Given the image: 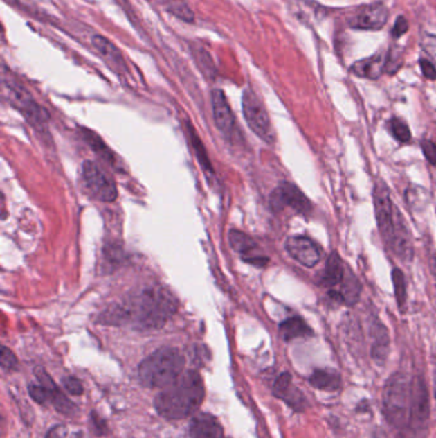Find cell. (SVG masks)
Masks as SVG:
<instances>
[{"label": "cell", "mask_w": 436, "mask_h": 438, "mask_svg": "<svg viewBox=\"0 0 436 438\" xmlns=\"http://www.w3.org/2000/svg\"><path fill=\"white\" fill-rule=\"evenodd\" d=\"M63 386L66 387L69 394H72L73 396H80L82 395L84 392V387H82V383L75 378V377H67V378L63 379Z\"/></svg>", "instance_id": "4dcf8cb0"}, {"label": "cell", "mask_w": 436, "mask_h": 438, "mask_svg": "<svg viewBox=\"0 0 436 438\" xmlns=\"http://www.w3.org/2000/svg\"><path fill=\"white\" fill-rule=\"evenodd\" d=\"M389 128L392 135L394 136L399 143H408L411 140V131L401 119H392L389 123Z\"/></svg>", "instance_id": "83f0119b"}, {"label": "cell", "mask_w": 436, "mask_h": 438, "mask_svg": "<svg viewBox=\"0 0 436 438\" xmlns=\"http://www.w3.org/2000/svg\"><path fill=\"white\" fill-rule=\"evenodd\" d=\"M17 358L13 354L8 347L1 349V368L4 371H13L17 367Z\"/></svg>", "instance_id": "f546056e"}, {"label": "cell", "mask_w": 436, "mask_h": 438, "mask_svg": "<svg viewBox=\"0 0 436 438\" xmlns=\"http://www.w3.org/2000/svg\"><path fill=\"white\" fill-rule=\"evenodd\" d=\"M388 17L389 12L384 4L372 3L357 9L352 17L348 19V25L354 30L379 31L386 25Z\"/></svg>", "instance_id": "7c38bea8"}, {"label": "cell", "mask_w": 436, "mask_h": 438, "mask_svg": "<svg viewBox=\"0 0 436 438\" xmlns=\"http://www.w3.org/2000/svg\"><path fill=\"white\" fill-rule=\"evenodd\" d=\"M422 48L428 55L435 60L436 63V36L435 35H425L422 39Z\"/></svg>", "instance_id": "d6a6232c"}, {"label": "cell", "mask_w": 436, "mask_h": 438, "mask_svg": "<svg viewBox=\"0 0 436 438\" xmlns=\"http://www.w3.org/2000/svg\"><path fill=\"white\" fill-rule=\"evenodd\" d=\"M82 182L89 195L102 202H113L118 196L117 185L93 161L86 160L82 164Z\"/></svg>", "instance_id": "52a82bcc"}, {"label": "cell", "mask_w": 436, "mask_h": 438, "mask_svg": "<svg viewBox=\"0 0 436 438\" xmlns=\"http://www.w3.org/2000/svg\"><path fill=\"white\" fill-rule=\"evenodd\" d=\"M421 148H422V152L424 155L426 157L428 163L431 166H436V145L433 143L431 140H422L421 141Z\"/></svg>", "instance_id": "1f68e13d"}, {"label": "cell", "mask_w": 436, "mask_h": 438, "mask_svg": "<svg viewBox=\"0 0 436 438\" xmlns=\"http://www.w3.org/2000/svg\"><path fill=\"white\" fill-rule=\"evenodd\" d=\"M193 57L197 60V64L201 69L202 72L210 77V78H214L215 75V67H214V63L212 60L209 55L208 51H203V49H193Z\"/></svg>", "instance_id": "4316f807"}, {"label": "cell", "mask_w": 436, "mask_h": 438, "mask_svg": "<svg viewBox=\"0 0 436 438\" xmlns=\"http://www.w3.org/2000/svg\"><path fill=\"white\" fill-rule=\"evenodd\" d=\"M412 379L404 373H395L388 379L383 394L384 413L397 428L408 427L411 409Z\"/></svg>", "instance_id": "277c9868"}, {"label": "cell", "mask_w": 436, "mask_h": 438, "mask_svg": "<svg viewBox=\"0 0 436 438\" xmlns=\"http://www.w3.org/2000/svg\"><path fill=\"white\" fill-rule=\"evenodd\" d=\"M91 421L93 423V430H96L98 435H104L107 432V427H105V423L102 421V419L98 418L96 414H91Z\"/></svg>", "instance_id": "8d00e7d4"}, {"label": "cell", "mask_w": 436, "mask_h": 438, "mask_svg": "<svg viewBox=\"0 0 436 438\" xmlns=\"http://www.w3.org/2000/svg\"><path fill=\"white\" fill-rule=\"evenodd\" d=\"M229 244L233 247L235 252L244 256V259H247L250 254L257 247V245L253 241L252 237L237 229H232L229 232Z\"/></svg>", "instance_id": "cb8c5ba5"}, {"label": "cell", "mask_w": 436, "mask_h": 438, "mask_svg": "<svg viewBox=\"0 0 436 438\" xmlns=\"http://www.w3.org/2000/svg\"><path fill=\"white\" fill-rule=\"evenodd\" d=\"M419 67H421V71H422V75L426 77L428 80H436V68L430 60L421 58L419 60Z\"/></svg>", "instance_id": "e575fe53"}, {"label": "cell", "mask_w": 436, "mask_h": 438, "mask_svg": "<svg viewBox=\"0 0 436 438\" xmlns=\"http://www.w3.org/2000/svg\"><path fill=\"white\" fill-rule=\"evenodd\" d=\"M386 57L376 54L369 58L358 60L351 67V72L356 76L369 80H376L385 72Z\"/></svg>", "instance_id": "ac0fdd59"}, {"label": "cell", "mask_w": 436, "mask_h": 438, "mask_svg": "<svg viewBox=\"0 0 436 438\" xmlns=\"http://www.w3.org/2000/svg\"><path fill=\"white\" fill-rule=\"evenodd\" d=\"M35 376L39 380V383L49 388L51 394V405L58 410L59 413L66 414V415H75L77 413V406L71 403L64 394H62L54 383V380L51 378V376L45 371L44 368L39 367L35 369Z\"/></svg>", "instance_id": "e0dca14e"}, {"label": "cell", "mask_w": 436, "mask_h": 438, "mask_svg": "<svg viewBox=\"0 0 436 438\" xmlns=\"http://www.w3.org/2000/svg\"><path fill=\"white\" fill-rule=\"evenodd\" d=\"M430 417L428 386L421 377L412 379L411 409L408 427L419 433L426 430Z\"/></svg>", "instance_id": "30bf717a"}, {"label": "cell", "mask_w": 436, "mask_h": 438, "mask_svg": "<svg viewBox=\"0 0 436 438\" xmlns=\"http://www.w3.org/2000/svg\"><path fill=\"white\" fill-rule=\"evenodd\" d=\"M4 86L8 90L9 100L17 107L19 112L25 116V119L36 130L44 131L46 128V114L25 87L10 78L9 80L4 78Z\"/></svg>", "instance_id": "ba28073f"}, {"label": "cell", "mask_w": 436, "mask_h": 438, "mask_svg": "<svg viewBox=\"0 0 436 438\" xmlns=\"http://www.w3.org/2000/svg\"><path fill=\"white\" fill-rule=\"evenodd\" d=\"M434 395H435L436 398V377L435 379H434Z\"/></svg>", "instance_id": "74e56055"}, {"label": "cell", "mask_w": 436, "mask_h": 438, "mask_svg": "<svg viewBox=\"0 0 436 438\" xmlns=\"http://www.w3.org/2000/svg\"><path fill=\"white\" fill-rule=\"evenodd\" d=\"M190 135H191V140H192L193 148H194V152H196V155H197V159L201 163L202 168H203L205 172L212 173V168H211V164H210L208 152L205 150L201 140L199 139V136L193 131V128L191 126H190Z\"/></svg>", "instance_id": "484cf974"}, {"label": "cell", "mask_w": 436, "mask_h": 438, "mask_svg": "<svg viewBox=\"0 0 436 438\" xmlns=\"http://www.w3.org/2000/svg\"><path fill=\"white\" fill-rule=\"evenodd\" d=\"M67 437V428L64 426H55L51 428L45 438H66Z\"/></svg>", "instance_id": "d590c367"}, {"label": "cell", "mask_w": 436, "mask_h": 438, "mask_svg": "<svg viewBox=\"0 0 436 438\" xmlns=\"http://www.w3.org/2000/svg\"><path fill=\"white\" fill-rule=\"evenodd\" d=\"M280 336L284 341H292L296 338H310L314 335V331L310 326L300 317H292L285 319L279 326Z\"/></svg>", "instance_id": "7402d4cb"}, {"label": "cell", "mask_w": 436, "mask_h": 438, "mask_svg": "<svg viewBox=\"0 0 436 438\" xmlns=\"http://www.w3.org/2000/svg\"><path fill=\"white\" fill-rule=\"evenodd\" d=\"M176 312L174 296L164 287H146L122 303L110 305L100 317V323L122 326L132 324L140 331L159 329Z\"/></svg>", "instance_id": "6da1fadb"}, {"label": "cell", "mask_w": 436, "mask_h": 438, "mask_svg": "<svg viewBox=\"0 0 436 438\" xmlns=\"http://www.w3.org/2000/svg\"><path fill=\"white\" fill-rule=\"evenodd\" d=\"M371 333L374 338V344H372V359L378 364L385 362L388 354H389V333L385 326L383 323H380L379 320H375L371 324Z\"/></svg>", "instance_id": "ffe728a7"}, {"label": "cell", "mask_w": 436, "mask_h": 438, "mask_svg": "<svg viewBox=\"0 0 436 438\" xmlns=\"http://www.w3.org/2000/svg\"><path fill=\"white\" fill-rule=\"evenodd\" d=\"M190 438H226L221 424L211 414L201 413L191 421Z\"/></svg>", "instance_id": "2e32d148"}, {"label": "cell", "mask_w": 436, "mask_h": 438, "mask_svg": "<svg viewBox=\"0 0 436 438\" xmlns=\"http://www.w3.org/2000/svg\"><path fill=\"white\" fill-rule=\"evenodd\" d=\"M176 1H178V0H176ZM176 1H174V6L168 7L169 12H170L172 15H174L176 17L179 18V19H182V21H185V22L192 24L193 21H194V13H193L192 10L190 9V7H188L187 4H183V3L176 4Z\"/></svg>", "instance_id": "f1b7e54d"}, {"label": "cell", "mask_w": 436, "mask_h": 438, "mask_svg": "<svg viewBox=\"0 0 436 438\" xmlns=\"http://www.w3.org/2000/svg\"><path fill=\"white\" fill-rule=\"evenodd\" d=\"M311 386L323 391H338L342 387L340 374L334 369H316L309 378Z\"/></svg>", "instance_id": "603a6c76"}, {"label": "cell", "mask_w": 436, "mask_h": 438, "mask_svg": "<svg viewBox=\"0 0 436 438\" xmlns=\"http://www.w3.org/2000/svg\"><path fill=\"white\" fill-rule=\"evenodd\" d=\"M392 279H393V286H394V295L397 299V304L399 309L403 310L407 303V286H406V279L402 270L399 268H394L392 272Z\"/></svg>", "instance_id": "d4e9b609"}, {"label": "cell", "mask_w": 436, "mask_h": 438, "mask_svg": "<svg viewBox=\"0 0 436 438\" xmlns=\"http://www.w3.org/2000/svg\"><path fill=\"white\" fill-rule=\"evenodd\" d=\"M374 207L378 222L379 232L383 238V243L388 249H392L395 232V216L398 208L395 207L390 193L384 181L378 179L374 186Z\"/></svg>", "instance_id": "5b68a950"}, {"label": "cell", "mask_w": 436, "mask_h": 438, "mask_svg": "<svg viewBox=\"0 0 436 438\" xmlns=\"http://www.w3.org/2000/svg\"><path fill=\"white\" fill-rule=\"evenodd\" d=\"M344 276H345V270H344L343 261L339 256V254L333 252L327 258L325 270L321 279V285L329 288L338 286L343 281Z\"/></svg>", "instance_id": "44dd1931"}, {"label": "cell", "mask_w": 436, "mask_h": 438, "mask_svg": "<svg viewBox=\"0 0 436 438\" xmlns=\"http://www.w3.org/2000/svg\"><path fill=\"white\" fill-rule=\"evenodd\" d=\"M408 27H410V25H408L407 18L399 16V17L397 18V21H395L392 35L394 36L395 39H398V37H401L402 35L406 34V33L408 31Z\"/></svg>", "instance_id": "836d02e7"}, {"label": "cell", "mask_w": 436, "mask_h": 438, "mask_svg": "<svg viewBox=\"0 0 436 438\" xmlns=\"http://www.w3.org/2000/svg\"><path fill=\"white\" fill-rule=\"evenodd\" d=\"M95 49L99 51L101 57L107 62L110 68H113L116 72L125 73L128 71L126 60L123 58V54L118 49L117 45L110 42L105 36L95 35L91 39Z\"/></svg>", "instance_id": "9a60e30c"}, {"label": "cell", "mask_w": 436, "mask_h": 438, "mask_svg": "<svg viewBox=\"0 0 436 438\" xmlns=\"http://www.w3.org/2000/svg\"><path fill=\"white\" fill-rule=\"evenodd\" d=\"M203 398L201 376L188 371L160 392L155 398V409L165 419L181 421L191 417L201 406Z\"/></svg>", "instance_id": "7a4b0ae2"}, {"label": "cell", "mask_w": 436, "mask_h": 438, "mask_svg": "<svg viewBox=\"0 0 436 438\" xmlns=\"http://www.w3.org/2000/svg\"><path fill=\"white\" fill-rule=\"evenodd\" d=\"M211 105L214 113V121L218 127L219 131L224 136H229L235 131V116L230 110V105L228 103L226 94L223 90L215 89L211 93Z\"/></svg>", "instance_id": "4fadbf2b"}, {"label": "cell", "mask_w": 436, "mask_h": 438, "mask_svg": "<svg viewBox=\"0 0 436 438\" xmlns=\"http://www.w3.org/2000/svg\"><path fill=\"white\" fill-rule=\"evenodd\" d=\"M170 1H176V0H170Z\"/></svg>", "instance_id": "f35d334b"}, {"label": "cell", "mask_w": 436, "mask_h": 438, "mask_svg": "<svg viewBox=\"0 0 436 438\" xmlns=\"http://www.w3.org/2000/svg\"><path fill=\"white\" fill-rule=\"evenodd\" d=\"M270 207L274 211H283L285 207L292 208L296 213L307 216L312 211V204L297 186L291 182H282L270 195Z\"/></svg>", "instance_id": "9c48e42d"}, {"label": "cell", "mask_w": 436, "mask_h": 438, "mask_svg": "<svg viewBox=\"0 0 436 438\" xmlns=\"http://www.w3.org/2000/svg\"><path fill=\"white\" fill-rule=\"evenodd\" d=\"M242 112L248 127L262 141L274 143L275 134L273 131L268 112L256 93L247 87L242 95Z\"/></svg>", "instance_id": "8992f818"}, {"label": "cell", "mask_w": 436, "mask_h": 438, "mask_svg": "<svg viewBox=\"0 0 436 438\" xmlns=\"http://www.w3.org/2000/svg\"><path fill=\"white\" fill-rule=\"evenodd\" d=\"M285 250L288 255L302 264L303 267L314 268L319 264L323 252L319 245L307 236H292L285 241Z\"/></svg>", "instance_id": "8fae6325"}, {"label": "cell", "mask_w": 436, "mask_h": 438, "mask_svg": "<svg viewBox=\"0 0 436 438\" xmlns=\"http://www.w3.org/2000/svg\"><path fill=\"white\" fill-rule=\"evenodd\" d=\"M185 359L174 347H163L146 358L138 368V377L143 386L165 388L183 374Z\"/></svg>", "instance_id": "3957f363"}, {"label": "cell", "mask_w": 436, "mask_h": 438, "mask_svg": "<svg viewBox=\"0 0 436 438\" xmlns=\"http://www.w3.org/2000/svg\"><path fill=\"white\" fill-rule=\"evenodd\" d=\"M274 395L283 400L285 404L291 406L296 412H302L307 406L306 397L298 388L292 383V377L289 373H282L274 383Z\"/></svg>", "instance_id": "5bb4252c"}, {"label": "cell", "mask_w": 436, "mask_h": 438, "mask_svg": "<svg viewBox=\"0 0 436 438\" xmlns=\"http://www.w3.org/2000/svg\"><path fill=\"white\" fill-rule=\"evenodd\" d=\"M329 296L338 303L354 305L360 300L361 283L358 279L353 274L351 270L347 272L344 276L343 286L340 291H330Z\"/></svg>", "instance_id": "d6986e66"}]
</instances>
